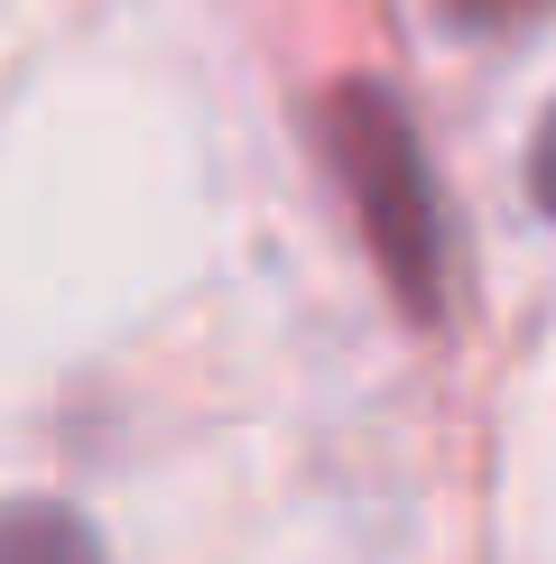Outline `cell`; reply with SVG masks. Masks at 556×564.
Segmentation results:
<instances>
[{
  "mask_svg": "<svg viewBox=\"0 0 556 564\" xmlns=\"http://www.w3.org/2000/svg\"><path fill=\"white\" fill-rule=\"evenodd\" d=\"M0 564H103V536L65 500H0Z\"/></svg>",
  "mask_w": 556,
  "mask_h": 564,
  "instance_id": "2",
  "label": "cell"
},
{
  "mask_svg": "<svg viewBox=\"0 0 556 564\" xmlns=\"http://www.w3.org/2000/svg\"><path fill=\"white\" fill-rule=\"evenodd\" d=\"M528 195H538V214L556 223V102H547L538 139H528Z\"/></svg>",
  "mask_w": 556,
  "mask_h": 564,
  "instance_id": "3",
  "label": "cell"
},
{
  "mask_svg": "<svg viewBox=\"0 0 556 564\" xmlns=\"http://www.w3.org/2000/svg\"><path fill=\"white\" fill-rule=\"evenodd\" d=\"M324 158H334L343 195H353V214H362V241H371V260H381L389 296L427 324L436 305H446V223H436V185H427L408 111L389 102L381 84H343L334 102H324Z\"/></svg>",
  "mask_w": 556,
  "mask_h": 564,
  "instance_id": "1",
  "label": "cell"
},
{
  "mask_svg": "<svg viewBox=\"0 0 556 564\" xmlns=\"http://www.w3.org/2000/svg\"><path fill=\"white\" fill-rule=\"evenodd\" d=\"M455 19H473V29H501V19H528V10H547V0H446Z\"/></svg>",
  "mask_w": 556,
  "mask_h": 564,
  "instance_id": "4",
  "label": "cell"
}]
</instances>
